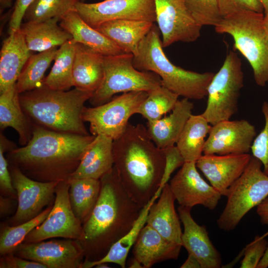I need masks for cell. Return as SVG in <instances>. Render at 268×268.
I'll use <instances>...</instances> for the list:
<instances>
[{
	"label": "cell",
	"mask_w": 268,
	"mask_h": 268,
	"mask_svg": "<svg viewBox=\"0 0 268 268\" xmlns=\"http://www.w3.org/2000/svg\"><path fill=\"white\" fill-rule=\"evenodd\" d=\"M147 95L145 91L129 92L99 106H85L82 119L89 124L92 135L103 134L114 140L125 132L130 118L136 114L138 107Z\"/></svg>",
	"instance_id": "30bf717a"
},
{
	"label": "cell",
	"mask_w": 268,
	"mask_h": 268,
	"mask_svg": "<svg viewBox=\"0 0 268 268\" xmlns=\"http://www.w3.org/2000/svg\"><path fill=\"white\" fill-rule=\"evenodd\" d=\"M31 51L20 29L9 32L0 53V93L16 84Z\"/></svg>",
	"instance_id": "ffe728a7"
},
{
	"label": "cell",
	"mask_w": 268,
	"mask_h": 268,
	"mask_svg": "<svg viewBox=\"0 0 268 268\" xmlns=\"http://www.w3.org/2000/svg\"><path fill=\"white\" fill-rule=\"evenodd\" d=\"M196 163L185 162L170 180V188L180 206L192 208L199 204L213 210L222 196L201 177Z\"/></svg>",
	"instance_id": "2e32d148"
},
{
	"label": "cell",
	"mask_w": 268,
	"mask_h": 268,
	"mask_svg": "<svg viewBox=\"0 0 268 268\" xmlns=\"http://www.w3.org/2000/svg\"><path fill=\"white\" fill-rule=\"evenodd\" d=\"M19 95L16 84L0 93V128L1 131L8 127L14 129L24 146L32 137L33 125L22 109Z\"/></svg>",
	"instance_id": "f1b7e54d"
},
{
	"label": "cell",
	"mask_w": 268,
	"mask_h": 268,
	"mask_svg": "<svg viewBox=\"0 0 268 268\" xmlns=\"http://www.w3.org/2000/svg\"><path fill=\"white\" fill-rule=\"evenodd\" d=\"M0 256V268H47L42 264L20 258L13 253Z\"/></svg>",
	"instance_id": "ee69618b"
},
{
	"label": "cell",
	"mask_w": 268,
	"mask_h": 268,
	"mask_svg": "<svg viewBox=\"0 0 268 268\" xmlns=\"http://www.w3.org/2000/svg\"><path fill=\"white\" fill-rule=\"evenodd\" d=\"M113 143V139L106 135H96L70 178L100 180L114 166Z\"/></svg>",
	"instance_id": "cb8c5ba5"
},
{
	"label": "cell",
	"mask_w": 268,
	"mask_h": 268,
	"mask_svg": "<svg viewBox=\"0 0 268 268\" xmlns=\"http://www.w3.org/2000/svg\"><path fill=\"white\" fill-rule=\"evenodd\" d=\"M159 34L158 27L154 24L134 56V67L155 73L160 77L162 85L179 96L190 100L203 99L214 73L188 70L172 64L163 50Z\"/></svg>",
	"instance_id": "5b68a950"
},
{
	"label": "cell",
	"mask_w": 268,
	"mask_h": 268,
	"mask_svg": "<svg viewBox=\"0 0 268 268\" xmlns=\"http://www.w3.org/2000/svg\"><path fill=\"white\" fill-rule=\"evenodd\" d=\"M256 136L254 125L247 120H224L212 125L203 154L249 153Z\"/></svg>",
	"instance_id": "e0dca14e"
},
{
	"label": "cell",
	"mask_w": 268,
	"mask_h": 268,
	"mask_svg": "<svg viewBox=\"0 0 268 268\" xmlns=\"http://www.w3.org/2000/svg\"><path fill=\"white\" fill-rule=\"evenodd\" d=\"M163 48L177 42L190 43L200 36L202 27L194 19L184 0H154Z\"/></svg>",
	"instance_id": "9a60e30c"
},
{
	"label": "cell",
	"mask_w": 268,
	"mask_h": 268,
	"mask_svg": "<svg viewBox=\"0 0 268 268\" xmlns=\"http://www.w3.org/2000/svg\"><path fill=\"white\" fill-rule=\"evenodd\" d=\"M75 10L94 28L114 20L156 21L154 0H104L91 3L79 1Z\"/></svg>",
	"instance_id": "4fadbf2b"
},
{
	"label": "cell",
	"mask_w": 268,
	"mask_h": 268,
	"mask_svg": "<svg viewBox=\"0 0 268 268\" xmlns=\"http://www.w3.org/2000/svg\"><path fill=\"white\" fill-rule=\"evenodd\" d=\"M11 198L0 195V218L9 216L13 211L14 206V201Z\"/></svg>",
	"instance_id": "bcb514c9"
},
{
	"label": "cell",
	"mask_w": 268,
	"mask_h": 268,
	"mask_svg": "<svg viewBox=\"0 0 268 268\" xmlns=\"http://www.w3.org/2000/svg\"><path fill=\"white\" fill-rule=\"evenodd\" d=\"M217 1L222 17L241 11H252L263 13L264 12L263 5L260 0H217Z\"/></svg>",
	"instance_id": "b9f144b4"
},
{
	"label": "cell",
	"mask_w": 268,
	"mask_h": 268,
	"mask_svg": "<svg viewBox=\"0 0 268 268\" xmlns=\"http://www.w3.org/2000/svg\"><path fill=\"white\" fill-rule=\"evenodd\" d=\"M133 58L134 55L130 53L104 56L103 80L89 100L93 106L109 101L117 93H148L162 86L160 77L155 73L135 68Z\"/></svg>",
	"instance_id": "52a82bcc"
},
{
	"label": "cell",
	"mask_w": 268,
	"mask_h": 268,
	"mask_svg": "<svg viewBox=\"0 0 268 268\" xmlns=\"http://www.w3.org/2000/svg\"><path fill=\"white\" fill-rule=\"evenodd\" d=\"M60 25L77 43L103 56L126 53L111 40L85 22L76 10L68 12L60 19Z\"/></svg>",
	"instance_id": "4316f807"
},
{
	"label": "cell",
	"mask_w": 268,
	"mask_h": 268,
	"mask_svg": "<svg viewBox=\"0 0 268 268\" xmlns=\"http://www.w3.org/2000/svg\"><path fill=\"white\" fill-rule=\"evenodd\" d=\"M264 8L265 14L268 12V0H260Z\"/></svg>",
	"instance_id": "db71d44e"
},
{
	"label": "cell",
	"mask_w": 268,
	"mask_h": 268,
	"mask_svg": "<svg viewBox=\"0 0 268 268\" xmlns=\"http://www.w3.org/2000/svg\"><path fill=\"white\" fill-rule=\"evenodd\" d=\"M261 162L252 155L246 169L230 187L225 206L217 220L225 231L234 230L244 216L268 196V175L262 170Z\"/></svg>",
	"instance_id": "ba28073f"
},
{
	"label": "cell",
	"mask_w": 268,
	"mask_h": 268,
	"mask_svg": "<svg viewBox=\"0 0 268 268\" xmlns=\"http://www.w3.org/2000/svg\"><path fill=\"white\" fill-rule=\"evenodd\" d=\"M181 268H201L199 260L193 255L189 254L188 258L180 267Z\"/></svg>",
	"instance_id": "c3c4849f"
},
{
	"label": "cell",
	"mask_w": 268,
	"mask_h": 268,
	"mask_svg": "<svg viewBox=\"0 0 268 268\" xmlns=\"http://www.w3.org/2000/svg\"><path fill=\"white\" fill-rule=\"evenodd\" d=\"M251 157L249 153L202 154L196 164L210 185L222 196H226L230 187L246 169Z\"/></svg>",
	"instance_id": "ac0fdd59"
},
{
	"label": "cell",
	"mask_w": 268,
	"mask_h": 268,
	"mask_svg": "<svg viewBox=\"0 0 268 268\" xmlns=\"http://www.w3.org/2000/svg\"><path fill=\"white\" fill-rule=\"evenodd\" d=\"M256 212L262 224L268 225V198L257 206Z\"/></svg>",
	"instance_id": "7dc6e473"
},
{
	"label": "cell",
	"mask_w": 268,
	"mask_h": 268,
	"mask_svg": "<svg viewBox=\"0 0 268 268\" xmlns=\"http://www.w3.org/2000/svg\"><path fill=\"white\" fill-rule=\"evenodd\" d=\"M263 23L266 30L268 32V12L265 14Z\"/></svg>",
	"instance_id": "f5cc1de1"
},
{
	"label": "cell",
	"mask_w": 268,
	"mask_h": 268,
	"mask_svg": "<svg viewBox=\"0 0 268 268\" xmlns=\"http://www.w3.org/2000/svg\"><path fill=\"white\" fill-rule=\"evenodd\" d=\"M211 127L201 114L191 115L176 143L185 162H196L202 155Z\"/></svg>",
	"instance_id": "4dcf8cb0"
},
{
	"label": "cell",
	"mask_w": 268,
	"mask_h": 268,
	"mask_svg": "<svg viewBox=\"0 0 268 268\" xmlns=\"http://www.w3.org/2000/svg\"><path fill=\"white\" fill-rule=\"evenodd\" d=\"M179 97L161 86L148 93L147 97L138 107L136 114L141 115L147 122L156 121L173 110Z\"/></svg>",
	"instance_id": "d590c367"
},
{
	"label": "cell",
	"mask_w": 268,
	"mask_h": 268,
	"mask_svg": "<svg viewBox=\"0 0 268 268\" xmlns=\"http://www.w3.org/2000/svg\"><path fill=\"white\" fill-rule=\"evenodd\" d=\"M59 17H54L40 22L22 23L20 29L30 51L41 52L57 46H61L72 39L68 32L58 22Z\"/></svg>",
	"instance_id": "83f0119b"
},
{
	"label": "cell",
	"mask_w": 268,
	"mask_h": 268,
	"mask_svg": "<svg viewBox=\"0 0 268 268\" xmlns=\"http://www.w3.org/2000/svg\"><path fill=\"white\" fill-rule=\"evenodd\" d=\"M264 17L263 13L241 11L222 17L214 27L217 33L232 36L235 48L250 64L256 83L262 87L268 82V32Z\"/></svg>",
	"instance_id": "8992f818"
},
{
	"label": "cell",
	"mask_w": 268,
	"mask_h": 268,
	"mask_svg": "<svg viewBox=\"0 0 268 268\" xmlns=\"http://www.w3.org/2000/svg\"><path fill=\"white\" fill-rule=\"evenodd\" d=\"M95 137L57 132L33 125L29 142L12 149L5 156L9 165L34 180H68Z\"/></svg>",
	"instance_id": "6da1fadb"
},
{
	"label": "cell",
	"mask_w": 268,
	"mask_h": 268,
	"mask_svg": "<svg viewBox=\"0 0 268 268\" xmlns=\"http://www.w3.org/2000/svg\"><path fill=\"white\" fill-rule=\"evenodd\" d=\"M53 205L45 208L34 218L24 223L10 226L6 222L0 225V255L2 256L13 253L23 242L26 237L46 218Z\"/></svg>",
	"instance_id": "e575fe53"
},
{
	"label": "cell",
	"mask_w": 268,
	"mask_h": 268,
	"mask_svg": "<svg viewBox=\"0 0 268 268\" xmlns=\"http://www.w3.org/2000/svg\"><path fill=\"white\" fill-rule=\"evenodd\" d=\"M268 267V244L265 254L257 266V268H267Z\"/></svg>",
	"instance_id": "681fc988"
},
{
	"label": "cell",
	"mask_w": 268,
	"mask_h": 268,
	"mask_svg": "<svg viewBox=\"0 0 268 268\" xmlns=\"http://www.w3.org/2000/svg\"><path fill=\"white\" fill-rule=\"evenodd\" d=\"M195 21L201 26L214 27L222 18L217 0H184Z\"/></svg>",
	"instance_id": "74e56055"
},
{
	"label": "cell",
	"mask_w": 268,
	"mask_h": 268,
	"mask_svg": "<svg viewBox=\"0 0 268 268\" xmlns=\"http://www.w3.org/2000/svg\"><path fill=\"white\" fill-rule=\"evenodd\" d=\"M93 93L75 88L56 90L42 84L19 94L22 109L31 122L53 131L89 135L81 117L85 103Z\"/></svg>",
	"instance_id": "277c9868"
},
{
	"label": "cell",
	"mask_w": 268,
	"mask_h": 268,
	"mask_svg": "<svg viewBox=\"0 0 268 268\" xmlns=\"http://www.w3.org/2000/svg\"><path fill=\"white\" fill-rule=\"evenodd\" d=\"M80 0H33L25 12V22H40L54 17L61 18L76 10Z\"/></svg>",
	"instance_id": "8d00e7d4"
},
{
	"label": "cell",
	"mask_w": 268,
	"mask_h": 268,
	"mask_svg": "<svg viewBox=\"0 0 268 268\" xmlns=\"http://www.w3.org/2000/svg\"><path fill=\"white\" fill-rule=\"evenodd\" d=\"M262 112L265 118V126L256 136L251 146L252 156L259 159L263 166V171L268 175V102H264Z\"/></svg>",
	"instance_id": "ab89813d"
},
{
	"label": "cell",
	"mask_w": 268,
	"mask_h": 268,
	"mask_svg": "<svg viewBox=\"0 0 268 268\" xmlns=\"http://www.w3.org/2000/svg\"><path fill=\"white\" fill-rule=\"evenodd\" d=\"M114 166L125 190L143 208L158 191L165 158L143 125L129 123L113 140Z\"/></svg>",
	"instance_id": "3957f363"
},
{
	"label": "cell",
	"mask_w": 268,
	"mask_h": 268,
	"mask_svg": "<svg viewBox=\"0 0 268 268\" xmlns=\"http://www.w3.org/2000/svg\"><path fill=\"white\" fill-rule=\"evenodd\" d=\"M159 197L158 195L155 194L142 208L131 229L113 244L105 256L97 261H89L84 260L81 268L95 267L101 263H113L120 266L122 268H125L129 253L135 242L140 230L146 224L150 207Z\"/></svg>",
	"instance_id": "f546056e"
},
{
	"label": "cell",
	"mask_w": 268,
	"mask_h": 268,
	"mask_svg": "<svg viewBox=\"0 0 268 268\" xmlns=\"http://www.w3.org/2000/svg\"><path fill=\"white\" fill-rule=\"evenodd\" d=\"M191 208L180 206L179 215L184 226L181 244L188 253L200 262L201 268H219L222 259L220 253L212 244L203 225H199L193 218Z\"/></svg>",
	"instance_id": "d6986e66"
},
{
	"label": "cell",
	"mask_w": 268,
	"mask_h": 268,
	"mask_svg": "<svg viewBox=\"0 0 268 268\" xmlns=\"http://www.w3.org/2000/svg\"><path fill=\"white\" fill-rule=\"evenodd\" d=\"M77 42L72 38L58 49L54 64L43 84L56 90H68L73 86L72 71Z\"/></svg>",
	"instance_id": "d6a6232c"
},
{
	"label": "cell",
	"mask_w": 268,
	"mask_h": 268,
	"mask_svg": "<svg viewBox=\"0 0 268 268\" xmlns=\"http://www.w3.org/2000/svg\"><path fill=\"white\" fill-rule=\"evenodd\" d=\"M194 107L190 99L183 98L178 100L169 116L147 122L148 135L159 148L162 149L176 144L192 114Z\"/></svg>",
	"instance_id": "603a6c76"
},
{
	"label": "cell",
	"mask_w": 268,
	"mask_h": 268,
	"mask_svg": "<svg viewBox=\"0 0 268 268\" xmlns=\"http://www.w3.org/2000/svg\"><path fill=\"white\" fill-rule=\"evenodd\" d=\"M12 185L17 194L14 214L6 222L14 226L29 221L47 207L53 205L56 189L59 181L43 182L34 180L17 167L9 165Z\"/></svg>",
	"instance_id": "7c38bea8"
},
{
	"label": "cell",
	"mask_w": 268,
	"mask_h": 268,
	"mask_svg": "<svg viewBox=\"0 0 268 268\" xmlns=\"http://www.w3.org/2000/svg\"><path fill=\"white\" fill-rule=\"evenodd\" d=\"M16 147L3 133L0 134V195L17 200L16 192L14 189L9 170L8 161L4 155L6 152Z\"/></svg>",
	"instance_id": "f35d334b"
},
{
	"label": "cell",
	"mask_w": 268,
	"mask_h": 268,
	"mask_svg": "<svg viewBox=\"0 0 268 268\" xmlns=\"http://www.w3.org/2000/svg\"><path fill=\"white\" fill-rule=\"evenodd\" d=\"M68 195L72 209L83 223L91 214L100 191V180L69 178Z\"/></svg>",
	"instance_id": "1f68e13d"
},
{
	"label": "cell",
	"mask_w": 268,
	"mask_h": 268,
	"mask_svg": "<svg viewBox=\"0 0 268 268\" xmlns=\"http://www.w3.org/2000/svg\"><path fill=\"white\" fill-rule=\"evenodd\" d=\"M68 180L60 181L56 189L53 207L44 221L26 237L23 243L38 242L62 238L77 240L84 238L82 223L75 215L69 199Z\"/></svg>",
	"instance_id": "8fae6325"
},
{
	"label": "cell",
	"mask_w": 268,
	"mask_h": 268,
	"mask_svg": "<svg viewBox=\"0 0 268 268\" xmlns=\"http://www.w3.org/2000/svg\"><path fill=\"white\" fill-rule=\"evenodd\" d=\"M268 232L262 236H256L254 240L246 246L242 254L244 258L240 268H257L266 251L268 243L265 238Z\"/></svg>",
	"instance_id": "60d3db41"
},
{
	"label": "cell",
	"mask_w": 268,
	"mask_h": 268,
	"mask_svg": "<svg viewBox=\"0 0 268 268\" xmlns=\"http://www.w3.org/2000/svg\"><path fill=\"white\" fill-rule=\"evenodd\" d=\"M129 268H143L141 264L135 258L132 259L129 265Z\"/></svg>",
	"instance_id": "f907efd6"
},
{
	"label": "cell",
	"mask_w": 268,
	"mask_h": 268,
	"mask_svg": "<svg viewBox=\"0 0 268 268\" xmlns=\"http://www.w3.org/2000/svg\"><path fill=\"white\" fill-rule=\"evenodd\" d=\"M57 47L31 55L24 66L16 83L18 93L32 90L43 84L44 74L54 60Z\"/></svg>",
	"instance_id": "836d02e7"
},
{
	"label": "cell",
	"mask_w": 268,
	"mask_h": 268,
	"mask_svg": "<svg viewBox=\"0 0 268 268\" xmlns=\"http://www.w3.org/2000/svg\"><path fill=\"white\" fill-rule=\"evenodd\" d=\"M165 158L164 173L160 188L157 193L161 194L162 189L168 183L171 174L179 167H182L185 161L176 145L162 149Z\"/></svg>",
	"instance_id": "7bdbcfd3"
},
{
	"label": "cell",
	"mask_w": 268,
	"mask_h": 268,
	"mask_svg": "<svg viewBox=\"0 0 268 268\" xmlns=\"http://www.w3.org/2000/svg\"><path fill=\"white\" fill-rule=\"evenodd\" d=\"M13 0H0V10L2 11L5 8L11 6Z\"/></svg>",
	"instance_id": "816d5d0a"
},
{
	"label": "cell",
	"mask_w": 268,
	"mask_h": 268,
	"mask_svg": "<svg viewBox=\"0 0 268 268\" xmlns=\"http://www.w3.org/2000/svg\"><path fill=\"white\" fill-rule=\"evenodd\" d=\"M13 253L20 258L42 264L47 268H81L85 259L79 241L65 238L22 243Z\"/></svg>",
	"instance_id": "5bb4252c"
},
{
	"label": "cell",
	"mask_w": 268,
	"mask_h": 268,
	"mask_svg": "<svg viewBox=\"0 0 268 268\" xmlns=\"http://www.w3.org/2000/svg\"><path fill=\"white\" fill-rule=\"evenodd\" d=\"M182 247L166 240L145 224L133 247V254L143 268H150L160 262L177 259Z\"/></svg>",
	"instance_id": "44dd1931"
},
{
	"label": "cell",
	"mask_w": 268,
	"mask_h": 268,
	"mask_svg": "<svg viewBox=\"0 0 268 268\" xmlns=\"http://www.w3.org/2000/svg\"><path fill=\"white\" fill-rule=\"evenodd\" d=\"M107 263H101L97 265L95 267L97 268H110Z\"/></svg>",
	"instance_id": "11a10c76"
},
{
	"label": "cell",
	"mask_w": 268,
	"mask_h": 268,
	"mask_svg": "<svg viewBox=\"0 0 268 268\" xmlns=\"http://www.w3.org/2000/svg\"><path fill=\"white\" fill-rule=\"evenodd\" d=\"M243 85L241 60L235 52L230 51L208 86L206 108L201 114L211 126L230 120L237 112Z\"/></svg>",
	"instance_id": "9c48e42d"
},
{
	"label": "cell",
	"mask_w": 268,
	"mask_h": 268,
	"mask_svg": "<svg viewBox=\"0 0 268 268\" xmlns=\"http://www.w3.org/2000/svg\"><path fill=\"white\" fill-rule=\"evenodd\" d=\"M33 0H16L9 23V32L20 28L25 11Z\"/></svg>",
	"instance_id": "f6af8a7d"
},
{
	"label": "cell",
	"mask_w": 268,
	"mask_h": 268,
	"mask_svg": "<svg viewBox=\"0 0 268 268\" xmlns=\"http://www.w3.org/2000/svg\"><path fill=\"white\" fill-rule=\"evenodd\" d=\"M84 0H80V1H83Z\"/></svg>",
	"instance_id": "9f6ffc18"
},
{
	"label": "cell",
	"mask_w": 268,
	"mask_h": 268,
	"mask_svg": "<svg viewBox=\"0 0 268 268\" xmlns=\"http://www.w3.org/2000/svg\"><path fill=\"white\" fill-rule=\"evenodd\" d=\"M97 201L82 224L84 260L97 261L132 228L142 210L124 188L114 166L100 179Z\"/></svg>",
	"instance_id": "7a4b0ae2"
},
{
	"label": "cell",
	"mask_w": 268,
	"mask_h": 268,
	"mask_svg": "<svg viewBox=\"0 0 268 268\" xmlns=\"http://www.w3.org/2000/svg\"><path fill=\"white\" fill-rule=\"evenodd\" d=\"M154 25L150 21L134 20H114L104 22L96 29L125 53L135 55L140 41Z\"/></svg>",
	"instance_id": "484cf974"
},
{
	"label": "cell",
	"mask_w": 268,
	"mask_h": 268,
	"mask_svg": "<svg viewBox=\"0 0 268 268\" xmlns=\"http://www.w3.org/2000/svg\"><path fill=\"white\" fill-rule=\"evenodd\" d=\"M175 197L169 183L165 184L158 201L150 206L146 224L166 240L181 244L180 218L175 208Z\"/></svg>",
	"instance_id": "7402d4cb"
},
{
	"label": "cell",
	"mask_w": 268,
	"mask_h": 268,
	"mask_svg": "<svg viewBox=\"0 0 268 268\" xmlns=\"http://www.w3.org/2000/svg\"><path fill=\"white\" fill-rule=\"evenodd\" d=\"M103 55L77 42L72 71L73 86L94 93L103 79Z\"/></svg>",
	"instance_id": "d4e9b609"
}]
</instances>
